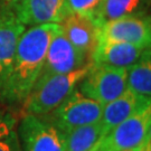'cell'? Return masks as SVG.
<instances>
[{
    "label": "cell",
    "instance_id": "8fae6325",
    "mask_svg": "<svg viewBox=\"0 0 151 151\" xmlns=\"http://www.w3.org/2000/svg\"><path fill=\"white\" fill-rule=\"evenodd\" d=\"M147 50L151 49H146L127 42H99L92 55V62L93 64L129 68L140 60Z\"/></svg>",
    "mask_w": 151,
    "mask_h": 151
},
{
    "label": "cell",
    "instance_id": "603a6c76",
    "mask_svg": "<svg viewBox=\"0 0 151 151\" xmlns=\"http://www.w3.org/2000/svg\"><path fill=\"white\" fill-rule=\"evenodd\" d=\"M90 151H100V150H99V148H97V145H96V147H94V148H93L92 150H90Z\"/></svg>",
    "mask_w": 151,
    "mask_h": 151
},
{
    "label": "cell",
    "instance_id": "4fadbf2b",
    "mask_svg": "<svg viewBox=\"0 0 151 151\" xmlns=\"http://www.w3.org/2000/svg\"><path fill=\"white\" fill-rule=\"evenodd\" d=\"M150 102L151 97L142 96L127 88L119 97L103 106L102 116L100 121L109 133L118 124L145 108Z\"/></svg>",
    "mask_w": 151,
    "mask_h": 151
},
{
    "label": "cell",
    "instance_id": "ba28073f",
    "mask_svg": "<svg viewBox=\"0 0 151 151\" xmlns=\"http://www.w3.org/2000/svg\"><path fill=\"white\" fill-rule=\"evenodd\" d=\"M91 62L92 60L90 57L78 50L66 38L60 28V30L55 35L49 44L45 63L38 77L70 73Z\"/></svg>",
    "mask_w": 151,
    "mask_h": 151
},
{
    "label": "cell",
    "instance_id": "44dd1931",
    "mask_svg": "<svg viewBox=\"0 0 151 151\" xmlns=\"http://www.w3.org/2000/svg\"><path fill=\"white\" fill-rule=\"evenodd\" d=\"M138 151H151V145L150 143L145 142V143H143V145L138 149Z\"/></svg>",
    "mask_w": 151,
    "mask_h": 151
},
{
    "label": "cell",
    "instance_id": "9c48e42d",
    "mask_svg": "<svg viewBox=\"0 0 151 151\" xmlns=\"http://www.w3.org/2000/svg\"><path fill=\"white\" fill-rule=\"evenodd\" d=\"M60 28L70 43L92 60L99 43L100 25L96 20L82 14L70 12L62 20Z\"/></svg>",
    "mask_w": 151,
    "mask_h": 151
},
{
    "label": "cell",
    "instance_id": "7a4b0ae2",
    "mask_svg": "<svg viewBox=\"0 0 151 151\" xmlns=\"http://www.w3.org/2000/svg\"><path fill=\"white\" fill-rule=\"evenodd\" d=\"M93 63L64 74L38 77L25 101L26 114L43 116L56 109L86 76Z\"/></svg>",
    "mask_w": 151,
    "mask_h": 151
},
{
    "label": "cell",
    "instance_id": "30bf717a",
    "mask_svg": "<svg viewBox=\"0 0 151 151\" xmlns=\"http://www.w3.org/2000/svg\"><path fill=\"white\" fill-rule=\"evenodd\" d=\"M67 14L66 0H24L15 11L25 26L60 24Z\"/></svg>",
    "mask_w": 151,
    "mask_h": 151
},
{
    "label": "cell",
    "instance_id": "5bb4252c",
    "mask_svg": "<svg viewBox=\"0 0 151 151\" xmlns=\"http://www.w3.org/2000/svg\"><path fill=\"white\" fill-rule=\"evenodd\" d=\"M150 8L151 0H104L95 20L101 26L115 19L145 15Z\"/></svg>",
    "mask_w": 151,
    "mask_h": 151
},
{
    "label": "cell",
    "instance_id": "9a60e30c",
    "mask_svg": "<svg viewBox=\"0 0 151 151\" xmlns=\"http://www.w3.org/2000/svg\"><path fill=\"white\" fill-rule=\"evenodd\" d=\"M108 134L101 121L85 124L65 133L66 151H90Z\"/></svg>",
    "mask_w": 151,
    "mask_h": 151
},
{
    "label": "cell",
    "instance_id": "8992f818",
    "mask_svg": "<svg viewBox=\"0 0 151 151\" xmlns=\"http://www.w3.org/2000/svg\"><path fill=\"white\" fill-rule=\"evenodd\" d=\"M18 133L22 151H66L65 133L43 116L26 114Z\"/></svg>",
    "mask_w": 151,
    "mask_h": 151
},
{
    "label": "cell",
    "instance_id": "6da1fadb",
    "mask_svg": "<svg viewBox=\"0 0 151 151\" xmlns=\"http://www.w3.org/2000/svg\"><path fill=\"white\" fill-rule=\"evenodd\" d=\"M60 30V24H44L22 32L10 73L0 91V100L9 104L26 101L42 72L49 44Z\"/></svg>",
    "mask_w": 151,
    "mask_h": 151
},
{
    "label": "cell",
    "instance_id": "3957f363",
    "mask_svg": "<svg viewBox=\"0 0 151 151\" xmlns=\"http://www.w3.org/2000/svg\"><path fill=\"white\" fill-rule=\"evenodd\" d=\"M102 111V104L85 96L76 87L57 108L43 118L66 133L74 128L100 121Z\"/></svg>",
    "mask_w": 151,
    "mask_h": 151
},
{
    "label": "cell",
    "instance_id": "7402d4cb",
    "mask_svg": "<svg viewBox=\"0 0 151 151\" xmlns=\"http://www.w3.org/2000/svg\"><path fill=\"white\" fill-rule=\"evenodd\" d=\"M146 142L151 145V124H150V127H149V130H148V134H147V138H146Z\"/></svg>",
    "mask_w": 151,
    "mask_h": 151
},
{
    "label": "cell",
    "instance_id": "2e32d148",
    "mask_svg": "<svg viewBox=\"0 0 151 151\" xmlns=\"http://www.w3.org/2000/svg\"><path fill=\"white\" fill-rule=\"evenodd\" d=\"M128 88L142 96L151 97V50H147L128 68Z\"/></svg>",
    "mask_w": 151,
    "mask_h": 151
},
{
    "label": "cell",
    "instance_id": "ffe728a7",
    "mask_svg": "<svg viewBox=\"0 0 151 151\" xmlns=\"http://www.w3.org/2000/svg\"><path fill=\"white\" fill-rule=\"evenodd\" d=\"M24 0H0V14L15 15V11Z\"/></svg>",
    "mask_w": 151,
    "mask_h": 151
},
{
    "label": "cell",
    "instance_id": "e0dca14e",
    "mask_svg": "<svg viewBox=\"0 0 151 151\" xmlns=\"http://www.w3.org/2000/svg\"><path fill=\"white\" fill-rule=\"evenodd\" d=\"M104 0H66L67 12H77L96 19Z\"/></svg>",
    "mask_w": 151,
    "mask_h": 151
},
{
    "label": "cell",
    "instance_id": "7c38bea8",
    "mask_svg": "<svg viewBox=\"0 0 151 151\" xmlns=\"http://www.w3.org/2000/svg\"><path fill=\"white\" fill-rule=\"evenodd\" d=\"M26 26L15 15L0 14V91L9 75L17 44Z\"/></svg>",
    "mask_w": 151,
    "mask_h": 151
},
{
    "label": "cell",
    "instance_id": "d6986e66",
    "mask_svg": "<svg viewBox=\"0 0 151 151\" xmlns=\"http://www.w3.org/2000/svg\"><path fill=\"white\" fill-rule=\"evenodd\" d=\"M0 151H20L18 135L15 131L7 139L0 141Z\"/></svg>",
    "mask_w": 151,
    "mask_h": 151
},
{
    "label": "cell",
    "instance_id": "52a82bcc",
    "mask_svg": "<svg viewBox=\"0 0 151 151\" xmlns=\"http://www.w3.org/2000/svg\"><path fill=\"white\" fill-rule=\"evenodd\" d=\"M127 42L151 49V15L125 17L100 26L99 42Z\"/></svg>",
    "mask_w": 151,
    "mask_h": 151
},
{
    "label": "cell",
    "instance_id": "277c9868",
    "mask_svg": "<svg viewBox=\"0 0 151 151\" xmlns=\"http://www.w3.org/2000/svg\"><path fill=\"white\" fill-rule=\"evenodd\" d=\"M127 77L128 68L92 64L86 76L80 82L78 90L85 96L104 106L128 88Z\"/></svg>",
    "mask_w": 151,
    "mask_h": 151
},
{
    "label": "cell",
    "instance_id": "ac0fdd59",
    "mask_svg": "<svg viewBox=\"0 0 151 151\" xmlns=\"http://www.w3.org/2000/svg\"><path fill=\"white\" fill-rule=\"evenodd\" d=\"M16 121L10 114L0 111V141L7 139L14 132Z\"/></svg>",
    "mask_w": 151,
    "mask_h": 151
},
{
    "label": "cell",
    "instance_id": "5b68a950",
    "mask_svg": "<svg viewBox=\"0 0 151 151\" xmlns=\"http://www.w3.org/2000/svg\"><path fill=\"white\" fill-rule=\"evenodd\" d=\"M151 124V102L111 130L97 143L100 151L135 150L145 142Z\"/></svg>",
    "mask_w": 151,
    "mask_h": 151
}]
</instances>
